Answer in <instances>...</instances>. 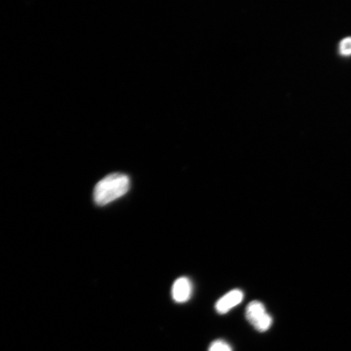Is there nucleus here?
I'll return each mask as SVG.
<instances>
[{"mask_svg":"<svg viewBox=\"0 0 351 351\" xmlns=\"http://www.w3.org/2000/svg\"><path fill=\"white\" fill-rule=\"evenodd\" d=\"M130 180L128 176L112 173L99 181L95 187L94 201L99 207L111 204L120 199L130 191Z\"/></svg>","mask_w":351,"mask_h":351,"instance_id":"nucleus-1","label":"nucleus"},{"mask_svg":"<svg viewBox=\"0 0 351 351\" xmlns=\"http://www.w3.org/2000/svg\"><path fill=\"white\" fill-rule=\"evenodd\" d=\"M244 295L240 289H234L226 295L219 298L216 304V309L219 314H225L241 304L243 300Z\"/></svg>","mask_w":351,"mask_h":351,"instance_id":"nucleus-2","label":"nucleus"},{"mask_svg":"<svg viewBox=\"0 0 351 351\" xmlns=\"http://www.w3.org/2000/svg\"><path fill=\"white\" fill-rule=\"evenodd\" d=\"M192 295V284L186 278L175 280L172 288V296L175 302L183 304L190 300Z\"/></svg>","mask_w":351,"mask_h":351,"instance_id":"nucleus-3","label":"nucleus"},{"mask_svg":"<svg viewBox=\"0 0 351 351\" xmlns=\"http://www.w3.org/2000/svg\"><path fill=\"white\" fill-rule=\"evenodd\" d=\"M267 311L265 305L258 301H253L245 310V317L253 326L265 317Z\"/></svg>","mask_w":351,"mask_h":351,"instance_id":"nucleus-4","label":"nucleus"},{"mask_svg":"<svg viewBox=\"0 0 351 351\" xmlns=\"http://www.w3.org/2000/svg\"><path fill=\"white\" fill-rule=\"evenodd\" d=\"M339 52L341 56H351V38L342 39L339 44Z\"/></svg>","mask_w":351,"mask_h":351,"instance_id":"nucleus-5","label":"nucleus"},{"mask_svg":"<svg viewBox=\"0 0 351 351\" xmlns=\"http://www.w3.org/2000/svg\"><path fill=\"white\" fill-rule=\"evenodd\" d=\"M209 351H232L231 346L227 342L222 340L214 341L210 346Z\"/></svg>","mask_w":351,"mask_h":351,"instance_id":"nucleus-6","label":"nucleus"}]
</instances>
